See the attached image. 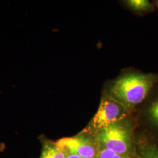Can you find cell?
<instances>
[{
	"label": "cell",
	"mask_w": 158,
	"mask_h": 158,
	"mask_svg": "<svg viewBox=\"0 0 158 158\" xmlns=\"http://www.w3.org/2000/svg\"><path fill=\"white\" fill-rule=\"evenodd\" d=\"M158 82V73H145L128 68L123 70L115 79L106 82L102 92L134 113Z\"/></svg>",
	"instance_id": "6da1fadb"
},
{
	"label": "cell",
	"mask_w": 158,
	"mask_h": 158,
	"mask_svg": "<svg viewBox=\"0 0 158 158\" xmlns=\"http://www.w3.org/2000/svg\"><path fill=\"white\" fill-rule=\"evenodd\" d=\"M138 125L136 115L114 123L97 132L93 136L100 149H106L117 153L134 158L136 137Z\"/></svg>",
	"instance_id": "7a4b0ae2"
},
{
	"label": "cell",
	"mask_w": 158,
	"mask_h": 158,
	"mask_svg": "<svg viewBox=\"0 0 158 158\" xmlns=\"http://www.w3.org/2000/svg\"><path fill=\"white\" fill-rule=\"evenodd\" d=\"M133 114L121 103L102 92L97 112L81 132L93 135L100 130L125 119Z\"/></svg>",
	"instance_id": "3957f363"
},
{
	"label": "cell",
	"mask_w": 158,
	"mask_h": 158,
	"mask_svg": "<svg viewBox=\"0 0 158 158\" xmlns=\"http://www.w3.org/2000/svg\"><path fill=\"white\" fill-rule=\"evenodd\" d=\"M136 113L138 128L158 139V82Z\"/></svg>",
	"instance_id": "277c9868"
},
{
	"label": "cell",
	"mask_w": 158,
	"mask_h": 158,
	"mask_svg": "<svg viewBox=\"0 0 158 158\" xmlns=\"http://www.w3.org/2000/svg\"><path fill=\"white\" fill-rule=\"evenodd\" d=\"M66 153H73L82 158H96L99 148L93 136L81 131L76 135L63 138L56 141Z\"/></svg>",
	"instance_id": "5b68a950"
},
{
	"label": "cell",
	"mask_w": 158,
	"mask_h": 158,
	"mask_svg": "<svg viewBox=\"0 0 158 158\" xmlns=\"http://www.w3.org/2000/svg\"><path fill=\"white\" fill-rule=\"evenodd\" d=\"M139 130L136 132V153L134 158H158V139L145 131Z\"/></svg>",
	"instance_id": "8992f818"
},
{
	"label": "cell",
	"mask_w": 158,
	"mask_h": 158,
	"mask_svg": "<svg viewBox=\"0 0 158 158\" xmlns=\"http://www.w3.org/2000/svg\"><path fill=\"white\" fill-rule=\"evenodd\" d=\"M42 149L40 158H65L66 153L57 145L56 142L47 139L45 136L40 137Z\"/></svg>",
	"instance_id": "52a82bcc"
},
{
	"label": "cell",
	"mask_w": 158,
	"mask_h": 158,
	"mask_svg": "<svg viewBox=\"0 0 158 158\" xmlns=\"http://www.w3.org/2000/svg\"><path fill=\"white\" fill-rule=\"evenodd\" d=\"M123 4L130 11L139 16H144L154 11L155 7L149 0H125Z\"/></svg>",
	"instance_id": "ba28073f"
},
{
	"label": "cell",
	"mask_w": 158,
	"mask_h": 158,
	"mask_svg": "<svg viewBox=\"0 0 158 158\" xmlns=\"http://www.w3.org/2000/svg\"><path fill=\"white\" fill-rule=\"evenodd\" d=\"M96 158H131L106 149H100Z\"/></svg>",
	"instance_id": "9c48e42d"
},
{
	"label": "cell",
	"mask_w": 158,
	"mask_h": 158,
	"mask_svg": "<svg viewBox=\"0 0 158 158\" xmlns=\"http://www.w3.org/2000/svg\"><path fill=\"white\" fill-rule=\"evenodd\" d=\"M65 158H82L77 155L73 153H66V156Z\"/></svg>",
	"instance_id": "30bf717a"
},
{
	"label": "cell",
	"mask_w": 158,
	"mask_h": 158,
	"mask_svg": "<svg viewBox=\"0 0 158 158\" xmlns=\"http://www.w3.org/2000/svg\"><path fill=\"white\" fill-rule=\"evenodd\" d=\"M5 149V144L0 142V152L3 151Z\"/></svg>",
	"instance_id": "8fae6325"
},
{
	"label": "cell",
	"mask_w": 158,
	"mask_h": 158,
	"mask_svg": "<svg viewBox=\"0 0 158 158\" xmlns=\"http://www.w3.org/2000/svg\"><path fill=\"white\" fill-rule=\"evenodd\" d=\"M153 3L155 6V7L158 10V0H155V1H153Z\"/></svg>",
	"instance_id": "7c38bea8"
}]
</instances>
